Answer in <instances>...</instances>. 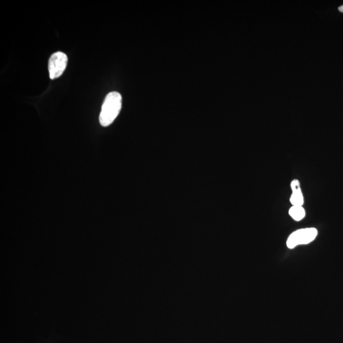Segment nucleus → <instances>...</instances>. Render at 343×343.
<instances>
[{"label": "nucleus", "instance_id": "obj_1", "mask_svg": "<svg viewBox=\"0 0 343 343\" xmlns=\"http://www.w3.org/2000/svg\"><path fill=\"white\" fill-rule=\"evenodd\" d=\"M122 97L117 92H111L106 95L102 104L99 122L102 127H108L114 122L122 108Z\"/></svg>", "mask_w": 343, "mask_h": 343}, {"label": "nucleus", "instance_id": "obj_2", "mask_svg": "<svg viewBox=\"0 0 343 343\" xmlns=\"http://www.w3.org/2000/svg\"><path fill=\"white\" fill-rule=\"evenodd\" d=\"M318 231L314 228L298 229L289 236L287 246L289 249H294L300 245L308 244L317 237Z\"/></svg>", "mask_w": 343, "mask_h": 343}, {"label": "nucleus", "instance_id": "obj_3", "mask_svg": "<svg viewBox=\"0 0 343 343\" xmlns=\"http://www.w3.org/2000/svg\"><path fill=\"white\" fill-rule=\"evenodd\" d=\"M68 56L66 53L57 52L53 53L48 61V71L51 80L61 77L68 64Z\"/></svg>", "mask_w": 343, "mask_h": 343}, {"label": "nucleus", "instance_id": "obj_4", "mask_svg": "<svg viewBox=\"0 0 343 343\" xmlns=\"http://www.w3.org/2000/svg\"><path fill=\"white\" fill-rule=\"evenodd\" d=\"M292 191L290 202L293 206H302L304 204V197L302 195L300 182L297 179L293 180L291 184Z\"/></svg>", "mask_w": 343, "mask_h": 343}, {"label": "nucleus", "instance_id": "obj_5", "mask_svg": "<svg viewBox=\"0 0 343 343\" xmlns=\"http://www.w3.org/2000/svg\"><path fill=\"white\" fill-rule=\"evenodd\" d=\"M289 215L296 221H300L306 215V212L302 206H293L289 211Z\"/></svg>", "mask_w": 343, "mask_h": 343}, {"label": "nucleus", "instance_id": "obj_6", "mask_svg": "<svg viewBox=\"0 0 343 343\" xmlns=\"http://www.w3.org/2000/svg\"><path fill=\"white\" fill-rule=\"evenodd\" d=\"M339 10L341 12L343 13V5L341 6L340 7H339Z\"/></svg>", "mask_w": 343, "mask_h": 343}]
</instances>
